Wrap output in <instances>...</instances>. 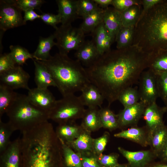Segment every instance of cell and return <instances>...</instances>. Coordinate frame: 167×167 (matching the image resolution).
Segmentation results:
<instances>
[{"instance_id":"6da1fadb","label":"cell","mask_w":167,"mask_h":167,"mask_svg":"<svg viewBox=\"0 0 167 167\" xmlns=\"http://www.w3.org/2000/svg\"><path fill=\"white\" fill-rule=\"evenodd\" d=\"M153 56L132 45L110 50L85 69L90 83L109 106L118 100L123 90L139 80L143 72L149 68Z\"/></svg>"},{"instance_id":"7a4b0ae2","label":"cell","mask_w":167,"mask_h":167,"mask_svg":"<svg viewBox=\"0 0 167 167\" xmlns=\"http://www.w3.org/2000/svg\"><path fill=\"white\" fill-rule=\"evenodd\" d=\"M132 45L152 55L167 50V0L140 15Z\"/></svg>"},{"instance_id":"3957f363","label":"cell","mask_w":167,"mask_h":167,"mask_svg":"<svg viewBox=\"0 0 167 167\" xmlns=\"http://www.w3.org/2000/svg\"><path fill=\"white\" fill-rule=\"evenodd\" d=\"M39 61L49 71L62 96L81 92L91 83L81 63L68 55L58 53L48 59Z\"/></svg>"},{"instance_id":"277c9868","label":"cell","mask_w":167,"mask_h":167,"mask_svg":"<svg viewBox=\"0 0 167 167\" xmlns=\"http://www.w3.org/2000/svg\"><path fill=\"white\" fill-rule=\"evenodd\" d=\"M6 113L15 131L19 130L21 132L49 119V113L33 105L24 94H19Z\"/></svg>"},{"instance_id":"5b68a950","label":"cell","mask_w":167,"mask_h":167,"mask_svg":"<svg viewBox=\"0 0 167 167\" xmlns=\"http://www.w3.org/2000/svg\"><path fill=\"white\" fill-rule=\"evenodd\" d=\"M85 109L79 96L74 94L68 95L57 100L49 113V119L58 124L75 122L82 119Z\"/></svg>"},{"instance_id":"8992f818","label":"cell","mask_w":167,"mask_h":167,"mask_svg":"<svg viewBox=\"0 0 167 167\" xmlns=\"http://www.w3.org/2000/svg\"><path fill=\"white\" fill-rule=\"evenodd\" d=\"M57 40L59 53L68 55L71 50H76L85 41V33L71 24H61L53 33Z\"/></svg>"},{"instance_id":"52a82bcc","label":"cell","mask_w":167,"mask_h":167,"mask_svg":"<svg viewBox=\"0 0 167 167\" xmlns=\"http://www.w3.org/2000/svg\"><path fill=\"white\" fill-rule=\"evenodd\" d=\"M14 0L0 1V29L4 32L26 24Z\"/></svg>"},{"instance_id":"ba28073f","label":"cell","mask_w":167,"mask_h":167,"mask_svg":"<svg viewBox=\"0 0 167 167\" xmlns=\"http://www.w3.org/2000/svg\"><path fill=\"white\" fill-rule=\"evenodd\" d=\"M139 81L140 101L146 105L156 102L159 96L155 72L148 68L142 73Z\"/></svg>"},{"instance_id":"9c48e42d","label":"cell","mask_w":167,"mask_h":167,"mask_svg":"<svg viewBox=\"0 0 167 167\" xmlns=\"http://www.w3.org/2000/svg\"><path fill=\"white\" fill-rule=\"evenodd\" d=\"M29 74L20 66L15 67L0 75V84L12 90L22 88L29 90Z\"/></svg>"},{"instance_id":"30bf717a","label":"cell","mask_w":167,"mask_h":167,"mask_svg":"<svg viewBox=\"0 0 167 167\" xmlns=\"http://www.w3.org/2000/svg\"><path fill=\"white\" fill-rule=\"evenodd\" d=\"M27 96L33 105L49 114L54 108L57 101L48 88L41 89L37 87L30 88Z\"/></svg>"},{"instance_id":"8fae6325","label":"cell","mask_w":167,"mask_h":167,"mask_svg":"<svg viewBox=\"0 0 167 167\" xmlns=\"http://www.w3.org/2000/svg\"><path fill=\"white\" fill-rule=\"evenodd\" d=\"M146 106L144 103L139 101L134 105L124 108L117 114L118 128L136 126L143 116Z\"/></svg>"},{"instance_id":"7c38bea8","label":"cell","mask_w":167,"mask_h":167,"mask_svg":"<svg viewBox=\"0 0 167 167\" xmlns=\"http://www.w3.org/2000/svg\"><path fill=\"white\" fill-rule=\"evenodd\" d=\"M22 160L21 138L18 137L0 153V167H21Z\"/></svg>"},{"instance_id":"4fadbf2b","label":"cell","mask_w":167,"mask_h":167,"mask_svg":"<svg viewBox=\"0 0 167 167\" xmlns=\"http://www.w3.org/2000/svg\"><path fill=\"white\" fill-rule=\"evenodd\" d=\"M118 149L127 160L130 167H145L156 156L151 150L132 152L120 147Z\"/></svg>"},{"instance_id":"5bb4252c","label":"cell","mask_w":167,"mask_h":167,"mask_svg":"<svg viewBox=\"0 0 167 167\" xmlns=\"http://www.w3.org/2000/svg\"><path fill=\"white\" fill-rule=\"evenodd\" d=\"M166 112L165 106L161 107L156 102L146 105L142 117L145 121L146 127L149 132L164 124L163 117Z\"/></svg>"},{"instance_id":"9a60e30c","label":"cell","mask_w":167,"mask_h":167,"mask_svg":"<svg viewBox=\"0 0 167 167\" xmlns=\"http://www.w3.org/2000/svg\"><path fill=\"white\" fill-rule=\"evenodd\" d=\"M76 50L75 57L76 60L86 67L91 65L100 56L92 40L85 41Z\"/></svg>"},{"instance_id":"2e32d148","label":"cell","mask_w":167,"mask_h":167,"mask_svg":"<svg viewBox=\"0 0 167 167\" xmlns=\"http://www.w3.org/2000/svg\"><path fill=\"white\" fill-rule=\"evenodd\" d=\"M103 22L113 43L115 41L118 32L123 26L121 12L113 7H108L105 9Z\"/></svg>"},{"instance_id":"e0dca14e","label":"cell","mask_w":167,"mask_h":167,"mask_svg":"<svg viewBox=\"0 0 167 167\" xmlns=\"http://www.w3.org/2000/svg\"><path fill=\"white\" fill-rule=\"evenodd\" d=\"M114 136L131 140L143 147L149 145V133L146 127H131L115 134Z\"/></svg>"},{"instance_id":"ac0fdd59","label":"cell","mask_w":167,"mask_h":167,"mask_svg":"<svg viewBox=\"0 0 167 167\" xmlns=\"http://www.w3.org/2000/svg\"><path fill=\"white\" fill-rule=\"evenodd\" d=\"M81 92L79 97L84 106L88 108L101 107L105 99L95 86L90 83L85 86Z\"/></svg>"},{"instance_id":"d6986e66","label":"cell","mask_w":167,"mask_h":167,"mask_svg":"<svg viewBox=\"0 0 167 167\" xmlns=\"http://www.w3.org/2000/svg\"><path fill=\"white\" fill-rule=\"evenodd\" d=\"M94 42L100 55L111 50L112 43L111 38L103 22L99 24L91 33Z\"/></svg>"},{"instance_id":"ffe728a7","label":"cell","mask_w":167,"mask_h":167,"mask_svg":"<svg viewBox=\"0 0 167 167\" xmlns=\"http://www.w3.org/2000/svg\"><path fill=\"white\" fill-rule=\"evenodd\" d=\"M84 129L81 125L73 122L58 124L55 131L58 138L66 143L76 139Z\"/></svg>"},{"instance_id":"44dd1931","label":"cell","mask_w":167,"mask_h":167,"mask_svg":"<svg viewBox=\"0 0 167 167\" xmlns=\"http://www.w3.org/2000/svg\"><path fill=\"white\" fill-rule=\"evenodd\" d=\"M35 66L34 80L37 87L47 89L50 86L56 87L52 76L46 66L39 61L33 60Z\"/></svg>"},{"instance_id":"7402d4cb","label":"cell","mask_w":167,"mask_h":167,"mask_svg":"<svg viewBox=\"0 0 167 167\" xmlns=\"http://www.w3.org/2000/svg\"><path fill=\"white\" fill-rule=\"evenodd\" d=\"M58 13L61 24H71L79 17L77 11L76 0H57Z\"/></svg>"},{"instance_id":"603a6c76","label":"cell","mask_w":167,"mask_h":167,"mask_svg":"<svg viewBox=\"0 0 167 167\" xmlns=\"http://www.w3.org/2000/svg\"><path fill=\"white\" fill-rule=\"evenodd\" d=\"M91 132L84 129L76 139L65 143L77 153L85 154L93 152V138L91 136Z\"/></svg>"},{"instance_id":"cb8c5ba5","label":"cell","mask_w":167,"mask_h":167,"mask_svg":"<svg viewBox=\"0 0 167 167\" xmlns=\"http://www.w3.org/2000/svg\"><path fill=\"white\" fill-rule=\"evenodd\" d=\"M149 133V146L151 150L157 156L167 141V126L163 124Z\"/></svg>"},{"instance_id":"d4e9b609","label":"cell","mask_w":167,"mask_h":167,"mask_svg":"<svg viewBox=\"0 0 167 167\" xmlns=\"http://www.w3.org/2000/svg\"><path fill=\"white\" fill-rule=\"evenodd\" d=\"M81 125L85 130L91 132L96 131L102 128L97 107L88 108L82 118Z\"/></svg>"},{"instance_id":"484cf974","label":"cell","mask_w":167,"mask_h":167,"mask_svg":"<svg viewBox=\"0 0 167 167\" xmlns=\"http://www.w3.org/2000/svg\"><path fill=\"white\" fill-rule=\"evenodd\" d=\"M55 39L53 34L47 37H40L37 48L32 54L34 59L39 61L48 59L51 56L50 51L54 46L56 45Z\"/></svg>"},{"instance_id":"4316f807","label":"cell","mask_w":167,"mask_h":167,"mask_svg":"<svg viewBox=\"0 0 167 167\" xmlns=\"http://www.w3.org/2000/svg\"><path fill=\"white\" fill-rule=\"evenodd\" d=\"M105 9L99 7L94 11L83 18L80 28L85 33L92 32L103 22Z\"/></svg>"},{"instance_id":"83f0119b","label":"cell","mask_w":167,"mask_h":167,"mask_svg":"<svg viewBox=\"0 0 167 167\" xmlns=\"http://www.w3.org/2000/svg\"><path fill=\"white\" fill-rule=\"evenodd\" d=\"M18 95L13 90L0 84V119L15 101Z\"/></svg>"},{"instance_id":"f1b7e54d","label":"cell","mask_w":167,"mask_h":167,"mask_svg":"<svg viewBox=\"0 0 167 167\" xmlns=\"http://www.w3.org/2000/svg\"><path fill=\"white\" fill-rule=\"evenodd\" d=\"M99 115L102 128L112 131L118 128L117 114L108 107L101 108Z\"/></svg>"},{"instance_id":"f546056e","label":"cell","mask_w":167,"mask_h":167,"mask_svg":"<svg viewBox=\"0 0 167 167\" xmlns=\"http://www.w3.org/2000/svg\"><path fill=\"white\" fill-rule=\"evenodd\" d=\"M60 140L62 144L64 167H83L79 155L64 142Z\"/></svg>"},{"instance_id":"4dcf8cb0","label":"cell","mask_w":167,"mask_h":167,"mask_svg":"<svg viewBox=\"0 0 167 167\" xmlns=\"http://www.w3.org/2000/svg\"><path fill=\"white\" fill-rule=\"evenodd\" d=\"M135 26H122L118 32L115 39L117 49L128 47L132 45L135 34Z\"/></svg>"},{"instance_id":"1f68e13d","label":"cell","mask_w":167,"mask_h":167,"mask_svg":"<svg viewBox=\"0 0 167 167\" xmlns=\"http://www.w3.org/2000/svg\"><path fill=\"white\" fill-rule=\"evenodd\" d=\"M140 5H133L121 12L122 26H135L141 13Z\"/></svg>"},{"instance_id":"d6a6232c","label":"cell","mask_w":167,"mask_h":167,"mask_svg":"<svg viewBox=\"0 0 167 167\" xmlns=\"http://www.w3.org/2000/svg\"><path fill=\"white\" fill-rule=\"evenodd\" d=\"M118 100L122 104L124 108L134 105L140 101L138 90L132 87H129L121 93Z\"/></svg>"},{"instance_id":"836d02e7","label":"cell","mask_w":167,"mask_h":167,"mask_svg":"<svg viewBox=\"0 0 167 167\" xmlns=\"http://www.w3.org/2000/svg\"><path fill=\"white\" fill-rule=\"evenodd\" d=\"M9 53L16 65L21 66L26 63L29 59H34L31 54L26 49L19 45H11Z\"/></svg>"},{"instance_id":"e575fe53","label":"cell","mask_w":167,"mask_h":167,"mask_svg":"<svg viewBox=\"0 0 167 167\" xmlns=\"http://www.w3.org/2000/svg\"><path fill=\"white\" fill-rule=\"evenodd\" d=\"M15 131L8 122H3L0 119V153L6 149L11 143L10 138Z\"/></svg>"},{"instance_id":"d590c367","label":"cell","mask_w":167,"mask_h":167,"mask_svg":"<svg viewBox=\"0 0 167 167\" xmlns=\"http://www.w3.org/2000/svg\"><path fill=\"white\" fill-rule=\"evenodd\" d=\"M148 68L155 73L167 72V50L155 54L152 58Z\"/></svg>"},{"instance_id":"8d00e7d4","label":"cell","mask_w":167,"mask_h":167,"mask_svg":"<svg viewBox=\"0 0 167 167\" xmlns=\"http://www.w3.org/2000/svg\"><path fill=\"white\" fill-rule=\"evenodd\" d=\"M79 16L82 18L92 13L99 6L93 0H76Z\"/></svg>"},{"instance_id":"74e56055","label":"cell","mask_w":167,"mask_h":167,"mask_svg":"<svg viewBox=\"0 0 167 167\" xmlns=\"http://www.w3.org/2000/svg\"><path fill=\"white\" fill-rule=\"evenodd\" d=\"M159 97L167 103V72L155 73Z\"/></svg>"},{"instance_id":"f35d334b","label":"cell","mask_w":167,"mask_h":167,"mask_svg":"<svg viewBox=\"0 0 167 167\" xmlns=\"http://www.w3.org/2000/svg\"><path fill=\"white\" fill-rule=\"evenodd\" d=\"M110 134L105 131L100 137L93 138L92 150L93 153L96 156L103 153L110 138Z\"/></svg>"},{"instance_id":"ab89813d","label":"cell","mask_w":167,"mask_h":167,"mask_svg":"<svg viewBox=\"0 0 167 167\" xmlns=\"http://www.w3.org/2000/svg\"><path fill=\"white\" fill-rule=\"evenodd\" d=\"M96 157L98 161L102 167H113L119 164L118 163L119 155L116 153L109 154L102 153L96 156Z\"/></svg>"},{"instance_id":"60d3db41","label":"cell","mask_w":167,"mask_h":167,"mask_svg":"<svg viewBox=\"0 0 167 167\" xmlns=\"http://www.w3.org/2000/svg\"><path fill=\"white\" fill-rule=\"evenodd\" d=\"M14 0L18 8L24 12L29 10H40L42 5L45 2L43 0Z\"/></svg>"},{"instance_id":"b9f144b4","label":"cell","mask_w":167,"mask_h":167,"mask_svg":"<svg viewBox=\"0 0 167 167\" xmlns=\"http://www.w3.org/2000/svg\"><path fill=\"white\" fill-rule=\"evenodd\" d=\"M16 64L10 53L0 54V75L15 67Z\"/></svg>"},{"instance_id":"7bdbcfd3","label":"cell","mask_w":167,"mask_h":167,"mask_svg":"<svg viewBox=\"0 0 167 167\" xmlns=\"http://www.w3.org/2000/svg\"><path fill=\"white\" fill-rule=\"evenodd\" d=\"M83 167H102L98 161L96 155L93 152L79 154Z\"/></svg>"},{"instance_id":"ee69618b","label":"cell","mask_w":167,"mask_h":167,"mask_svg":"<svg viewBox=\"0 0 167 167\" xmlns=\"http://www.w3.org/2000/svg\"><path fill=\"white\" fill-rule=\"evenodd\" d=\"M140 4L141 0H113L112 5L116 10L121 12L133 5Z\"/></svg>"},{"instance_id":"f6af8a7d","label":"cell","mask_w":167,"mask_h":167,"mask_svg":"<svg viewBox=\"0 0 167 167\" xmlns=\"http://www.w3.org/2000/svg\"><path fill=\"white\" fill-rule=\"evenodd\" d=\"M40 19L46 24L52 26L55 29L58 27L57 25L61 23V19L60 15L58 14H54L49 13H43L41 14Z\"/></svg>"},{"instance_id":"bcb514c9","label":"cell","mask_w":167,"mask_h":167,"mask_svg":"<svg viewBox=\"0 0 167 167\" xmlns=\"http://www.w3.org/2000/svg\"><path fill=\"white\" fill-rule=\"evenodd\" d=\"M161 0H141L143 9L141 11V15L143 14L148 10L160 2Z\"/></svg>"},{"instance_id":"7dc6e473","label":"cell","mask_w":167,"mask_h":167,"mask_svg":"<svg viewBox=\"0 0 167 167\" xmlns=\"http://www.w3.org/2000/svg\"><path fill=\"white\" fill-rule=\"evenodd\" d=\"M41 15L36 13L34 10H29L24 12L23 18L26 23L28 21H33L37 19H40Z\"/></svg>"},{"instance_id":"c3c4849f","label":"cell","mask_w":167,"mask_h":167,"mask_svg":"<svg viewBox=\"0 0 167 167\" xmlns=\"http://www.w3.org/2000/svg\"><path fill=\"white\" fill-rule=\"evenodd\" d=\"M99 7L105 9L108 7L109 5H112L113 0H93Z\"/></svg>"},{"instance_id":"681fc988","label":"cell","mask_w":167,"mask_h":167,"mask_svg":"<svg viewBox=\"0 0 167 167\" xmlns=\"http://www.w3.org/2000/svg\"><path fill=\"white\" fill-rule=\"evenodd\" d=\"M157 156L160 157L163 161L167 162V141Z\"/></svg>"},{"instance_id":"f907efd6","label":"cell","mask_w":167,"mask_h":167,"mask_svg":"<svg viewBox=\"0 0 167 167\" xmlns=\"http://www.w3.org/2000/svg\"><path fill=\"white\" fill-rule=\"evenodd\" d=\"M113 167H130L128 164H118V165Z\"/></svg>"},{"instance_id":"816d5d0a","label":"cell","mask_w":167,"mask_h":167,"mask_svg":"<svg viewBox=\"0 0 167 167\" xmlns=\"http://www.w3.org/2000/svg\"><path fill=\"white\" fill-rule=\"evenodd\" d=\"M152 167H167V165H159Z\"/></svg>"},{"instance_id":"f5cc1de1","label":"cell","mask_w":167,"mask_h":167,"mask_svg":"<svg viewBox=\"0 0 167 167\" xmlns=\"http://www.w3.org/2000/svg\"><path fill=\"white\" fill-rule=\"evenodd\" d=\"M165 107L166 110V112H167V103L165 105Z\"/></svg>"}]
</instances>
